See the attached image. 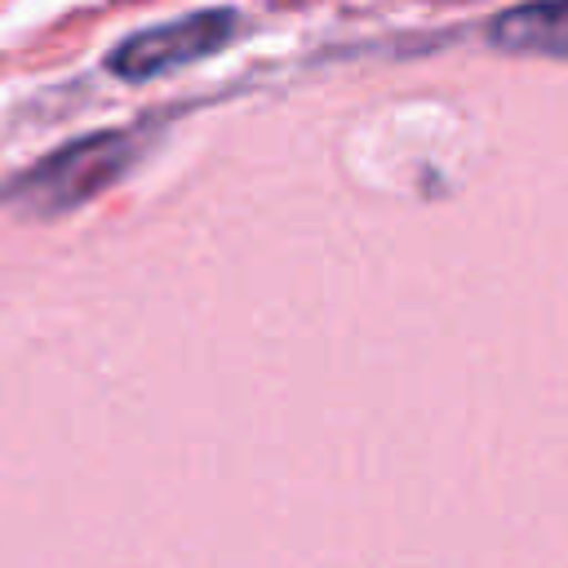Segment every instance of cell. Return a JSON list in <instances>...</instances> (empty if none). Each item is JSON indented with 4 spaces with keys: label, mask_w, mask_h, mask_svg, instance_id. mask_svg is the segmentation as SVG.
Instances as JSON below:
<instances>
[{
    "label": "cell",
    "mask_w": 568,
    "mask_h": 568,
    "mask_svg": "<svg viewBox=\"0 0 568 568\" xmlns=\"http://www.w3.org/2000/svg\"><path fill=\"white\" fill-rule=\"evenodd\" d=\"M240 31V13L235 9H200V13H182L173 22L133 31L129 40H120L106 53V71L120 80H155L169 75L178 67H191L200 58H213L217 49H226Z\"/></svg>",
    "instance_id": "2"
},
{
    "label": "cell",
    "mask_w": 568,
    "mask_h": 568,
    "mask_svg": "<svg viewBox=\"0 0 568 568\" xmlns=\"http://www.w3.org/2000/svg\"><path fill=\"white\" fill-rule=\"evenodd\" d=\"M138 142L133 133H93V138H80L62 151H53L44 164H36L18 186H13V200L27 209V213H67L93 195H102L133 160Z\"/></svg>",
    "instance_id": "1"
},
{
    "label": "cell",
    "mask_w": 568,
    "mask_h": 568,
    "mask_svg": "<svg viewBox=\"0 0 568 568\" xmlns=\"http://www.w3.org/2000/svg\"><path fill=\"white\" fill-rule=\"evenodd\" d=\"M488 40L501 53L568 58V0H532L493 18Z\"/></svg>",
    "instance_id": "3"
}]
</instances>
